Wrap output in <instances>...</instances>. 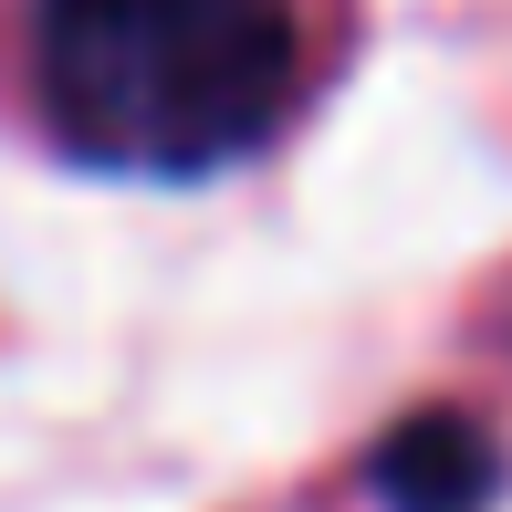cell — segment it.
<instances>
[{
	"mask_svg": "<svg viewBox=\"0 0 512 512\" xmlns=\"http://www.w3.org/2000/svg\"><path fill=\"white\" fill-rule=\"evenodd\" d=\"M42 115L126 178H209L283 126L304 84L293 0H42Z\"/></svg>",
	"mask_w": 512,
	"mask_h": 512,
	"instance_id": "cell-1",
	"label": "cell"
},
{
	"mask_svg": "<svg viewBox=\"0 0 512 512\" xmlns=\"http://www.w3.org/2000/svg\"><path fill=\"white\" fill-rule=\"evenodd\" d=\"M492 481H502V450H492L460 408L398 418L387 450H377V502H387V512H481V502H492Z\"/></svg>",
	"mask_w": 512,
	"mask_h": 512,
	"instance_id": "cell-2",
	"label": "cell"
}]
</instances>
